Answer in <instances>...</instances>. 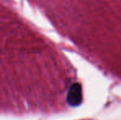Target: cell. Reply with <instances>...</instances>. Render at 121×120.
<instances>
[{"label": "cell", "mask_w": 121, "mask_h": 120, "mask_svg": "<svg viewBox=\"0 0 121 120\" xmlns=\"http://www.w3.org/2000/svg\"><path fill=\"white\" fill-rule=\"evenodd\" d=\"M67 101L69 105L73 107H77L81 104L82 101V91L81 85L78 82L73 83L70 87L68 92Z\"/></svg>", "instance_id": "cell-1"}]
</instances>
